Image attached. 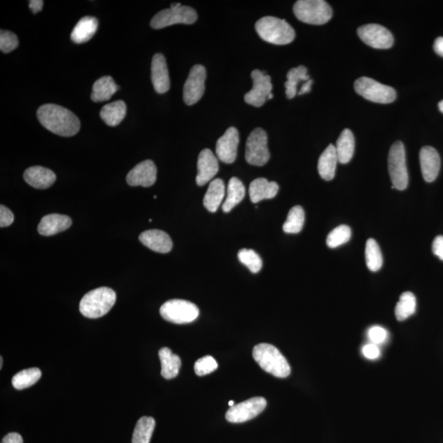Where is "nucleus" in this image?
<instances>
[{
  "label": "nucleus",
  "instance_id": "5",
  "mask_svg": "<svg viewBox=\"0 0 443 443\" xmlns=\"http://www.w3.org/2000/svg\"><path fill=\"white\" fill-rule=\"evenodd\" d=\"M293 12L298 20L311 25H324L332 17V9L324 0H299Z\"/></svg>",
  "mask_w": 443,
  "mask_h": 443
},
{
  "label": "nucleus",
  "instance_id": "51",
  "mask_svg": "<svg viewBox=\"0 0 443 443\" xmlns=\"http://www.w3.org/2000/svg\"><path fill=\"white\" fill-rule=\"evenodd\" d=\"M228 405H229L230 406H233V405H236V404H235V403H234V401H229V403H228Z\"/></svg>",
  "mask_w": 443,
  "mask_h": 443
},
{
  "label": "nucleus",
  "instance_id": "7",
  "mask_svg": "<svg viewBox=\"0 0 443 443\" xmlns=\"http://www.w3.org/2000/svg\"><path fill=\"white\" fill-rule=\"evenodd\" d=\"M357 93L372 102L390 104L396 98V92L392 87L382 85L372 78L363 77L355 82Z\"/></svg>",
  "mask_w": 443,
  "mask_h": 443
},
{
  "label": "nucleus",
  "instance_id": "16",
  "mask_svg": "<svg viewBox=\"0 0 443 443\" xmlns=\"http://www.w3.org/2000/svg\"><path fill=\"white\" fill-rule=\"evenodd\" d=\"M157 169L152 160H145L134 167L127 176V182L132 187H150L156 182Z\"/></svg>",
  "mask_w": 443,
  "mask_h": 443
},
{
  "label": "nucleus",
  "instance_id": "28",
  "mask_svg": "<svg viewBox=\"0 0 443 443\" xmlns=\"http://www.w3.org/2000/svg\"><path fill=\"white\" fill-rule=\"evenodd\" d=\"M118 89L112 77H103L94 83L91 98L94 102H104L110 100Z\"/></svg>",
  "mask_w": 443,
  "mask_h": 443
},
{
  "label": "nucleus",
  "instance_id": "14",
  "mask_svg": "<svg viewBox=\"0 0 443 443\" xmlns=\"http://www.w3.org/2000/svg\"><path fill=\"white\" fill-rule=\"evenodd\" d=\"M357 32L359 39L372 48L387 49H390L394 45V36L381 25H364L359 27Z\"/></svg>",
  "mask_w": 443,
  "mask_h": 443
},
{
  "label": "nucleus",
  "instance_id": "2",
  "mask_svg": "<svg viewBox=\"0 0 443 443\" xmlns=\"http://www.w3.org/2000/svg\"><path fill=\"white\" fill-rule=\"evenodd\" d=\"M253 357L264 371L277 378H284L290 375V364L273 345L261 343L253 350Z\"/></svg>",
  "mask_w": 443,
  "mask_h": 443
},
{
  "label": "nucleus",
  "instance_id": "47",
  "mask_svg": "<svg viewBox=\"0 0 443 443\" xmlns=\"http://www.w3.org/2000/svg\"><path fill=\"white\" fill-rule=\"evenodd\" d=\"M44 2L41 0H31L29 2V8L32 13H37L42 10Z\"/></svg>",
  "mask_w": 443,
  "mask_h": 443
},
{
  "label": "nucleus",
  "instance_id": "34",
  "mask_svg": "<svg viewBox=\"0 0 443 443\" xmlns=\"http://www.w3.org/2000/svg\"><path fill=\"white\" fill-rule=\"evenodd\" d=\"M155 428L152 417H142L138 421L132 436V443H150Z\"/></svg>",
  "mask_w": 443,
  "mask_h": 443
},
{
  "label": "nucleus",
  "instance_id": "27",
  "mask_svg": "<svg viewBox=\"0 0 443 443\" xmlns=\"http://www.w3.org/2000/svg\"><path fill=\"white\" fill-rule=\"evenodd\" d=\"M225 196V184L223 180L217 178L212 181L204 197V205L208 211L215 213L218 210Z\"/></svg>",
  "mask_w": 443,
  "mask_h": 443
},
{
  "label": "nucleus",
  "instance_id": "25",
  "mask_svg": "<svg viewBox=\"0 0 443 443\" xmlns=\"http://www.w3.org/2000/svg\"><path fill=\"white\" fill-rule=\"evenodd\" d=\"M97 29H98V20L95 17H82L74 27L71 33V40L76 44L86 43L94 36Z\"/></svg>",
  "mask_w": 443,
  "mask_h": 443
},
{
  "label": "nucleus",
  "instance_id": "21",
  "mask_svg": "<svg viewBox=\"0 0 443 443\" xmlns=\"http://www.w3.org/2000/svg\"><path fill=\"white\" fill-rule=\"evenodd\" d=\"M23 178L27 184L36 189H47L56 181V175L52 170L40 166L27 169Z\"/></svg>",
  "mask_w": 443,
  "mask_h": 443
},
{
  "label": "nucleus",
  "instance_id": "38",
  "mask_svg": "<svg viewBox=\"0 0 443 443\" xmlns=\"http://www.w3.org/2000/svg\"><path fill=\"white\" fill-rule=\"evenodd\" d=\"M352 238V230L347 225H340L329 234L327 244L329 248H336L348 243Z\"/></svg>",
  "mask_w": 443,
  "mask_h": 443
},
{
  "label": "nucleus",
  "instance_id": "37",
  "mask_svg": "<svg viewBox=\"0 0 443 443\" xmlns=\"http://www.w3.org/2000/svg\"><path fill=\"white\" fill-rule=\"evenodd\" d=\"M366 260L368 269L372 272L380 270L382 266V255L375 239H368L366 247Z\"/></svg>",
  "mask_w": 443,
  "mask_h": 443
},
{
  "label": "nucleus",
  "instance_id": "41",
  "mask_svg": "<svg viewBox=\"0 0 443 443\" xmlns=\"http://www.w3.org/2000/svg\"><path fill=\"white\" fill-rule=\"evenodd\" d=\"M18 46L17 36L11 31H0V49L3 53H10Z\"/></svg>",
  "mask_w": 443,
  "mask_h": 443
},
{
  "label": "nucleus",
  "instance_id": "19",
  "mask_svg": "<svg viewBox=\"0 0 443 443\" xmlns=\"http://www.w3.org/2000/svg\"><path fill=\"white\" fill-rule=\"evenodd\" d=\"M423 178L427 182L435 181L440 173L441 160L440 154L431 146H424L419 152Z\"/></svg>",
  "mask_w": 443,
  "mask_h": 443
},
{
  "label": "nucleus",
  "instance_id": "26",
  "mask_svg": "<svg viewBox=\"0 0 443 443\" xmlns=\"http://www.w3.org/2000/svg\"><path fill=\"white\" fill-rule=\"evenodd\" d=\"M160 359L161 375L166 380H172L178 375L180 368H181V359L176 354L171 352L168 348H164L159 352Z\"/></svg>",
  "mask_w": 443,
  "mask_h": 443
},
{
  "label": "nucleus",
  "instance_id": "50",
  "mask_svg": "<svg viewBox=\"0 0 443 443\" xmlns=\"http://www.w3.org/2000/svg\"><path fill=\"white\" fill-rule=\"evenodd\" d=\"M438 108H440V112L443 114V100L438 104Z\"/></svg>",
  "mask_w": 443,
  "mask_h": 443
},
{
  "label": "nucleus",
  "instance_id": "45",
  "mask_svg": "<svg viewBox=\"0 0 443 443\" xmlns=\"http://www.w3.org/2000/svg\"><path fill=\"white\" fill-rule=\"evenodd\" d=\"M432 250L436 256L443 261V236H437L433 240Z\"/></svg>",
  "mask_w": 443,
  "mask_h": 443
},
{
  "label": "nucleus",
  "instance_id": "42",
  "mask_svg": "<svg viewBox=\"0 0 443 443\" xmlns=\"http://www.w3.org/2000/svg\"><path fill=\"white\" fill-rule=\"evenodd\" d=\"M367 336L371 343L380 345L384 343L387 339H389V332H387L384 327L375 325L369 327Z\"/></svg>",
  "mask_w": 443,
  "mask_h": 443
},
{
  "label": "nucleus",
  "instance_id": "13",
  "mask_svg": "<svg viewBox=\"0 0 443 443\" xmlns=\"http://www.w3.org/2000/svg\"><path fill=\"white\" fill-rule=\"evenodd\" d=\"M206 69L201 64L192 67L183 87V100L187 105L195 104L205 93Z\"/></svg>",
  "mask_w": 443,
  "mask_h": 443
},
{
  "label": "nucleus",
  "instance_id": "36",
  "mask_svg": "<svg viewBox=\"0 0 443 443\" xmlns=\"http://www.w3.org/2000/svg\"><path fill=\"white\" fill-rule=\"evenodd\" d=\"M304 224V211L302 206H294L289 211L283 229L286 233L297 234L301 232Z\"/></svg>",
  "mask_w": 443,
  "mask_h": 443
},
{
  "label": "nucleus",
  "instance_id": "10",
  "mask_svg": "<svg viewBox=\"0 0 443 443\" xmlns=\"http://www.w3.org/2000/svg\"><path fill=\"white\" fill-rule=\"evenodd\" d=\"M270 159L267 133L262 128L258 127L247 138L246 160L248 164L261 167L269 162Z\"/></svg>",
  "mask_w": 443,
  "mask_h": 443
},
{
  "label": "nucleus",
  "instance_id": "3",
  "mask_svg": "<svg viewBox=\"0 0 443 443\" xmlns=\"http://www.w3.org/2000/svg\"><path fill=\"white\" fill-rule=\"evenodd\" d=\"M256 30L261 38L267 43L284 45L295 40V31L288 22L280 18L267 16L256 23Z\"/></svg>",
  "mask_w": 443,
  "mask_h": 443
},
{
  "label": "nucleus",
  "instance_id": "22",
  "mask_svg": "<svg viewBox=\"0 0 443 443\" xmlns=\"http://www.w3.org/2000/svg\"><path fill=\"white\" fill-rule=\"evenodd\" d=\"M72 219L68 216L52 214L45 215L38 225V232L45 237L54 236L71 227Z\"/></svg>",
  "mask_w": 443,
  "mask_h": 443
},
{
  "label": "nucleus",
  "instance_id": "29",
  "mask_svg": "<svg viewBox=\"0 0 443 443\" xmlns=\"http://www.w3.org/2000/svg\"><path fill=\"white\" fill-rule=\"evenodd\" d=\"M127 114V105L123 100L115 101L104 106L100 110V118L109 127L121 123Z\"/></svg>",
  "mask_w": 443,
  "mask_h": 443
},
{
  "label": "nucleus",
  "instance_id": "6",
  "mask_svg": "<svg viewBox=\"0 0 443 443\" xmlns=\"http://www.w3.org/2000/svg\"><path fill=\"white\" fill-rule=\"evenodd\" d=\"M195 9L182 6L181 3H172L170 8L164 9L152 18L150 26L158 30L175 24L191 25L197 20Z\"/></svg>",
  "mask_w": 443,
  "mask_h": 443
},
{
  "label": "nucleus",
  "instance_id": "49",
  "mask_svg": "<svg viewBox=\"0 0 443 443\" xmlns=\"http://www.w3.org/2000/svg\"><path fill=\"white\" fill-rule=\"evenodd\" d=\"M313 81L311 79L304 82L302 86L301 90H300L299 91V95H302L304 94L310 93L311 91V86L313 85Z\"/></svg>",
  "mask_w": 443,
  "mask_h": 443
},
{
  "label": "nucleus",
  "instance_id": "48",
  "mask_svg": "<svg viewBox=\"0 0 443 443\" xmlns=\"http://www.w3.org/2000/svg\"><path fill=\"white\" fill-rule=\"evenodd\" d=\"M433 49L437 54L443 57V37H438L436 39L435 45H433Z\"/></svg>",
  "mask_w": 443,
  "mask_h": 443
},
{
  "label": "nucleus",
  "instance_id": "33",
  "mask_svg": "<svg viewBox=\"0 0 443 443\" xmlns=\"http://www.w3.org/2000/svg\"><path fill=\"white\" fill-rule=\"evenodd\" d=\"M417 311V298L410 292L401 294L399 302L396 304L395 315L396 320L404 321L414 315Z\"/></svg>",
  "mask_w": 443,
  "mask_h": 443
},
{
  "label": "nucleus",
  "instance_id": "31",
  "mask_svg": "<svg viewBox=\"0 0 443 443\" xmlns=\"http://www.w3.org/2000/svg\"><path fill=\"white\" fill-rule=\"evenodd\" d=\"M246 195V189L243 183L237 178L230 179L228 186L227 198L222 206L224 213H229L233 208L236 207L244 199Z\"/></svg>",
  "mask_w": 443,
  "mask_h": 443
},
{
  "label": "nucleus",
  "instance_id": "23",
  "mask_svg": "<svg viewBox=\"0 0 443 443\" xmlns=\"http://www.w3.org/2000/svg\"><path fill=\"white\" fill-rule=\"evenodd\" d=\"M279 190L278 183L270 182L267 179L261 178L254 180L249 188V193H250L251 202L256 204L263 200L273 199Z\"/></svg>",
  "mask_w": 443,
  "mask_h": 443
},
{
  "label": "nucleus",
  "instance_id": "1",
  "mask_svg": "<svg viewBox=\"0 0 443 443\" xmlns=\"http://www.w3.org/2000/svg\"><path fill=\"white\" fill-rule=\"evenodd\" d=\"M36 114L41 125L58 136L73 137L80 130L79 118L62 106L46 104L40 106Z\"/></svg>",
  "mask_w": 443,
  "mask_h": 443
},
{
  "label": "nucleus",
  "instance_id": "20",
  "mask_svg": "<svg viewBox=\"0 0 443 443\" xmlns=\"http://www.w3.org/2000/svg\"><path fill=\"white\" fill-rule=\"evenodd\" d=\"M140 242L150 250L166 254L172 250L173 242L169 234L161 230H148L139 237Z\"/></svg>",
  "mask_w": 443,
  "mask_h": 443
},
{
  "label": "nucleus",
  "instance_id": "39",
  "mask_svg": "<svg viewBox=\"0 0 443 443\" xmlns=\"http://www.w3.org/2000/svg\"><path fill=\"white\" fill-rule=\"evenodd\" d=\"M238 258L253 274L258 273L262 269L261 258L255 251L242 249L238 252Z\"/></svg>",
  "mask_w": 443,
  "mask_h": 443
},
{
  "label": "nucleus",
  "instance_id": "18",
  "mask_svg": "<svg viewBox=\"0 0 443 443\" xmlns=\"http://www.w3.org/2000/svg\"><path fill=\"white\" fill-rule=\"evenodd\" d=\"M151 80L157 93L164 94L170 89L167 63L162 54H156L152 59Z\"/></svg>",
  "mask_w": 443,
  "mask_h": 443
},
{
  "label": "nucleus",
  "instance_id": "44",
  "mask_svg": "<svg viewBox=\"0 0 443 443\" xmlns=\"http://www.w3.org/2000/svg\"><path fill=\"white\" fill-rule=\"evenodd\" d=\"M13 221H15V215L12 211L3 205L0 206V227H8L13 223Z\"/></svg>",
  "mask_w": 443,
  "mask_h": 443
},
{
  "label": "nucleus",
  "instance_id": "30",
  "mask_svg": "<svg viewBox=\"0 0 443 443\" xmlns=\"http://www.w3.org/2000/svg\"><path fill=\"white\" fill-rule=\"evenodd\" d=\"M336 154L341 164H348L352 159L355 151V138L350 129H345L336 141Z\"/></svg>",
  "mask_w": 443,
  "mask_h": 443
},
{
  "label": "nucleus",
  "instance_id": "52",
  "mask_svg": "<svg viewBox=\"0 0 443 443\" xmlns=\"http://www.w3.org/2000/svg\"><path fill=\"white\" fill-rule=\"evenodd\" d=\"M3 367V358H0V368H2Z\"/></svg>",
  "mask_w": 443,
  "mask_h": 443
},
{
  "label": "nucleus",
  "instance_id": "9",
  "mask_svg": "<svg viewBox=\"0 0 443 443\" xmlns=\"http://www.w3.org/2000/svg\"><path fill=\"white\" fill-rule=\"evenodd\" d=\"M389 170L392 187L400 191L405 190L408 187L409 177L406 168L405 146L401 141L395 142L391 147Z\"/></svg>",
  "mask_w": 443,
  "mask_h": 443
},
{
  "label": "nucleus",
  "instance_id": "46",
  "mask_svg": "<svg viewBox=\"0 0 443 443\" xmlns=\"http://www.w3.org/2000/svg\"><path fill=\"white\" fill-rule=\"evenodd\" d=\"M1 443H23V440L20 433H10L3 438Z\"/></svg>",
  "mask_w": 443,
  "mask_h": 443
},
{
  "label": "nucleus",
  "instance_id": "35",
  "mask_svg": "<svg viewBox=\"0 0 443 443\" xmlns=\"http://www.w3.org/2000/svg\"><path fill=\"white\" fill-rule=\"evenodd\" d=\"M40 377L41 371L38 368L25 369V371L17 373L13 378L12 384L16 389L22 390L34 385L36 382H38Z\"/></svg>",
  "mask_w": 443,
  "mask_h": 443
},
{
  "label": "nucleus",
  "instance_id": "12",
  "mask_svg": "<svg viewBox=\"0 0 443 443\" xmlns=\"http://www.w3.org/2000/svg\"><path fill=\"white\" fill-rule=\"evenodd\" d=\"M267 405L265 398H253L243 403L231 406L226 413V419L230 423H244L256 418L261 412H264Z\"/></svg>",
  "mask_w": 443,
  "mask_h": 443
},
{
  "label": "nucleus",
  "instance_id": "11",
  "mask_svg": "<svg viewBox=\"0 0 443 443\" xmlns=\"http://www.w3.org/2000/svg\"><path fill=\"white\" fill-rule=\"evenodd\" d=\"M253 79V88L244 95V101L248 104L261 107L266 102L267 100L274 98L272 94L273 85H272L271 77L261 70H254L251 72Z\"/></svg>",
  "mask_w": 443,
  "mask_h": 443
},
{
  "label": "nucleus",
  "instance_id": "40",
  "mask_svg": "<svg viewBox=\"0 0 443 443\" xmlns=\"http://www.w3.org/2000/svg\"><path fill=\"white\" fill-rule=\"evenodd\" d=\"M217 368H218V364L210 355H206V357L198 359L195 366H194L198 376L209 375V373L216 371Z\"/></svg>",
  "mask_w": 443,
  "mask_h": 443
},
{
  "label": "nucleus",
  "instance_id": "24",
  "mask_svg": "<svg viewBox=\"0 0 443 443\" xmlns=\"http://www.w3.org/2000/svg\"><path fill=\"white\" fill-rule=\"evenodd\" d=\"M339 162L336 146L329 145L320 157L318 171L320 177L325 181H331L335 177L336 164Z\"/></svg>",
  "mask_w": 443,
  "mask_h": 443
},
{
  "label": "nucleus",
  "instance_id": "8",
  "mask_svg": "<svg viewBox=\"0 0 443 443\" xmlns=\"http://www.w3.org/2000/svg\"><path fill=\"white\" fill-rule=\"evenodd\" d=\"M199 309L190 302L184 300H170L160 308V315L166 321L177 325L189 324L199 316Z\"/></svg>",
  "mask_w": 443,
  "mask_h": 443
},
{
  "label": "nucleus",
  "instance_id": "17",
  "mask_svg": "<svg viewBox=\"0 0 443 443\" xmlns=\"http://www.w3.org/2000/svg\"><path fill=\"white\" fill-rule=\"evenodd\" d=\"M197 169L196 183L200 187L211 181L218 173V159L210 149H205L201 152L198 158Z\"/></svg>",
  "mask_w": 443,
  "mask_h": 443
},
{
  "label": "nucleus",
  "instance_id": "4",
  "mask_svg": "<svg viewBox=\"0 0 443 443\" xmlns=\"http://www.w3.org/2000/svg\"><path fill=\"white\" fill-rule=\"evenodd\" d=\"M116 298V293L109 288H99L91 290L81 299L80 312L89 318L102 317L114 306Z\"/></svg>",
  "mask_w": 443,
  "mask_h": 443
},
{
  "label": "nucleus",
  "instance_id": "32",
  "mask_svg": "<svg viewBox=\"0 0 443 443\" xmlns=\"http://www.w3.org/2000/svg\"><path fill=\"white\" fill-rule=\"evenodd\" d=\"M307 68L304 66H299L290 69L287 74L288 81L285 83L286 95L288 99H293L297 92V86L301 81L311 80L307 74Z\"/></svg>",
  "mask_w": 443,
  "mask_h": 443
},
{
  "label": "nucleus",
  "instance_id": "43",
  "mask_svg": "<svg viewBox=\"0 0 443 443\" xmlns=\"http://www.w3.org/2000/svg\"><path fill=\"white\" fill-rule=\"evenodd\" d=\"M362 354L366 359L375 361L381 357V350L378 345L369 343L362 348Z\"/></svg>",
  "mask_w": 443,
  "mask_h": 443
},
{
  "label": "nucleus",
  "instance_id": "15",
  "mask_svg": "<svg viewBox=\"0 0 443 443\" xmlns=\"http://www.w3.org/2000/svg\"><path fill=\"white\" fill-rule=\"evenodd\" d=\"M239 132L237 128L229 127L216 144V154L225 164H233L237 159Z\"/></svg>",
  "mask_w": 443,
  "mask_h": 443
}]
</instances>
